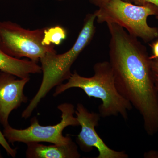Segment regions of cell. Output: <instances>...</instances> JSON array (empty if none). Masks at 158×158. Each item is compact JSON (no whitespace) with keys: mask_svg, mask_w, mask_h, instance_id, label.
I'll return each instance as SVG.
<instances>
[{"mask_svg":"<svg viewBox=\"0 0 158 158\" xmlns=\"http://www.w3.org/2000/svg\"><path fill=\"white\" fill-rule=\"evenodd\" d=\"M107 25L111 36L109 62L116 89L141 114L148 135H154L158 131V91L147 48L120 26Z\"/></svg>","mask_w":158,"mask_h":158,"instance_id":"obj_1","label":"cell"},{"mask_svg":"<svg viewBox=\"0 0 158 158\" xmlns=\"http://www.w3.org/2000/svg\"><path fill=\"white\" fill-rule=\"evenodd\" d=\"M93 69L94 74L90 77H82L75 71L66 83L57 86L53 96L56 97L70 88H80L88 97L101 101V104L98 107L101 117L119 115L126 120L128 112L133 106L116 89L110 62H98L94 66Z\"/></svg>","mask_w":158,"mask_h":158,"instance_id":"obj_2","label":"cell"},{"mask_svg":"<svg viewBox=\"0 0 158 158\" xmlns=\"http://www.w3.org/2000/svg\"><path fill=\"white\" fill-rule=\"evenodd\" d=\"M95 20L94 13L86 15L81 31L70 49L62 54H57L56 51L49 52L40 59L43 73L41 85L35 96L22 113V118H29L41 100L52 88L70 77L72 73L70 70L72 65L94 36L96 31Z\"/></svg>","mask_w":158,"mask_h":158,"instance_id":"obj_3","label":"cell"},{"mask_svg":"<svg viewBox=\"0 0 158 158\" xmlns=\"http://www.w3.org/2000/svg\"><path fill=\"white\" fill-rule=\"evenodd\" d=\"M94 13L99 23H116L144 42L158 37V28L150 27L147 23L148 16L158 14V8L152 4L140 6L124 0H110Z\"/></svg>","mask_w":158,"mask_h":158,"instance_id":"obj_4","label":"cell"},{"mask_svg":"<svg viewBox=\"0 0 158 158\" xmlns=\"http://www.w3.org/2000/svg\"><path fill=\"white\" fill-rule=\"evenodd\" d=\"M47 28L30 30L9 21L0 22V47L14 58L25 57L37 62L47 54L56 51L44 41Z\"/></svg>","mask_w":158,"mask_h":158,"instance_id":"obj_5","label":"cell"},{"mask_svg":"<svg viewBox=\"0 0 158 158\" xmlns=\"http://www.w3.org/2000/svg\"><path fill=\"white\" fill-rule=\"evenodd\" d=\"M61 113V120L55 125L43 126L39 124L37 117L31 120V125L24 129L13 128L9 125L4 127L3 134L9 143L22 142H48L58 145H64L72 140L69 136H64L63 131L68 126H80L76 117L74 106L71 103H64L58 106Z\"/></svg>","mask_w":158,"mask_h":158,"instance_id":"obj_6","label":"cell"},{"mask_svg":"<svg viewBox=\"0 0 158 158\" xmlns=\"http://www.w3.org/2000/svg\"><path fill=\"white\" fill-rule=\"evenodd\" d=\"M75 114L81 126L76 140L81 150L88 152L95 148L99 153L97 158H128L124 151H117L108 147L97 133L95 127L100 119L99 113L90 112L82 104L78 103Z\"/></svg>","mask_w":158,"mask_h":158,"instance_id":"obj_7","label":"cell"},{"mask_svg":"<svg viewBox=\"0 0 158 158\" xmlns=\"http://www.w3.org/2000/svg\"><path fill=\"white\" fill-rule=\"evenodd\" d=\"M17 77L0 70V123L4 127L9 125V118L11 112L28 100L23 90L30 78Z\"/></svg>","mask_w":158,"mask_h":158,"instance_id":"obj_8","label":"cell"},{"mask_svg":"<svg viewBox=\"0 0 158 158\" xmlns=\"http://www.w3.org/2000/svg\"><path fill=\"white\" fill-rule=\"evenodd\" d=\"M27 158H79L81 155L78 146L72 140L64 145H46L37 142L27 144Z\"/></svg>","mask_w":158,"mask_h":158,"instance_id":"obj_9","label":"cell"},{"mask_svg":"<svg viewBox=\"0 0 158 158\" xmlns=\"http://www.w3.org/2000/svg\"><path fill=\"white\" fill-rule=\"evenodd\" d=\"M0 70L11 74L19 78H30L31 74L42 72L37 62L17 59L4 52L0 47Z\"/></svg>","mask_w":158,"mask_h":158,"instance_id":"obj_10","label":"cell"},{"mask_svg":"<svg viewBox=\"0 0 158 158\" xmlns=\"http://www.w3.org/2000/svg\"><path fill=\"white\" fill-rule=\"evenodd\" d=\"M67 33L62 27L60 26L47 28L44 41L48 45H59L66 38Z\"/></svg>","mask_w":158,"mask_h":158,"instance_id":"obj_11","label":"cell"},{"mask_svg":"<svg viewBox=\"0 0 158 158\" xmlns=\"http://www.w3.org/2000/svg\"><path fill=\"white\" fill-rule=\"evenodd\" d=\"M0 145L6 150V152L9 155L12 157L15 158L17 154L16 148H13L9 145V142L5 138L4 134L0 130Z\"/></svg>","mask_w":158,"mask_h":158,"instance_id":"obj_12","label":"cell"},{"mask_svg":"<svg viewBox=\"0 0 158 158\" xmlns=\"http://www.w3.org/2000/svg\"><path fill=\"white\" fill-rule=\"evenodd\" d=\"M151 68L155 85L158 91V60L153 59L151 61Z\"/></svg>","mask_w":158,"mask_h":158,"instance_id":"obj_13","label":"cell"},{"mask_svg":"<svg viewBox=\"0 0 158 158\" xmlns=\"http://www.w3.org/2000/svg\"><path fill=\"white\" fill-rule=\"evenodd\" d=\"M134 2L135 5H141L146 4H150L155 6L158 9V0H131ZM156 19L158 20V14L156 16Z\"/></svg>","mask_w":158,"mask_h":158,"instance_id":"obj_14","label":"cell"},{"mask_svg":"<svg viewBox=\"0 0 158 158\" xmlns=\"http://www.w3.org/2000/svg\"><path fill=\"white\" fill-rule=\"evenodd\" d=\"M152 51V55L149 56L150 59L151 60L158 59V39L150 44Z\"/></svg>","mask_w":158,"mask_h":158,"instance_id":"obj_15","label":"cell"},{"mask_svg":"<svg viewBox=\"0 0 158 158\" xmlns=\"http://www.w3.org/2000/svg\"><path fill=\"white\" fill-rule=\"evenodd\" d=\"M144 157L147 158H158V151L151 150L145 153Z\"/></svg>","mask_w":158,"mask_h":158,"instance_id":"obj_16","label":"cell"},{"mask_svg":"<svg viewBox=\"0 0 158 158\" xmlns=\"http://www.w3.org/2000/svg\"><path fill=\"white\" fill-rule=\"evenodd\" d=\"M110 1V0H89L91 4L98 7L102 6Z\"/></svg>","mask_w":158,"mask_h":158,"instance_id":"obj_17","label":"cell"}]
</instances>
